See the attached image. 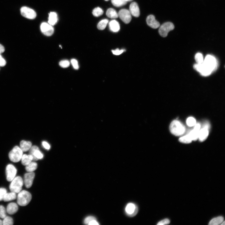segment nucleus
<instances>
[{
  "instance_id": "49",
  "label": "nucleus",
  "mask_w": 225,
  "mask_h": 225,
  "mask_svg": "<svg viewBox=\"0 0 225 225\" xmlns=\"http://www.w3.org/2000/svg\"><path fill=\"white\" fill-rule=\"evenodd\" d=\"M105 1H109V0H105Z\"/></svg>"
},
{
  "instance_id": "31",
  "label": "nucleus",
  "mask_w": 225,
  "mask_h": 225,
  "mask_svg": "<svg viewBox=\"0 0 225 225\" xmlns=\"http://www.w3.org/2000/svg\"><path fill=\"white\" fill-rule=\"evenodd\" d=\"M104 13L103 10L101 8L98 7L95 8L93 11L92 14L95 17H98L102 15Z\"/></svg>"
},
{
  "instance_id": "33",
  "label": "nucleus",
  "mask_w": 225,
  "mask_h": 225,
  "mask_svg": "<svg viewBox=\"0 0 225 225\" xmlns=\"http://www.w3.org/2000/svg\"><path fill=\"white\" fill-rule=\"evenodd\" d=\"M195 59L197 64H201L204 62L203 55L200 53H197L195 56Z\"/></svg>"
},
{
  "instance_id": "48",
  "label": "nucleus",
  "mask_w": 225,
  "mask_h": 225,
  "mask_svg": "<svg viewBox=\"0 0 225 225\" xmlns=\"http://www.w3.org/2000/svg\"><path fill=\"white\" fill-rule=\"evenodd\" d=\"M125 1L127 2H128L132 1H133V0H125Z\"/></svg>"
},
{
  "instance_id": "28",
  "label": "nucleus",
  "mask_w": 225,
  "mask_h": 225,
  "mask_svg": "<svg viewBox=\"0 0 225 225\" xmlns=\"http://www.w3.org/2000/svg\"><path fill=\"white\" fill-rule=\"evenodd\" d=\"M112 4L116 7H120L125 5L127 2L125 0H111Z\"/></svg>"
},
{
  "instance_id": "12",
  "label": "nucleus",
  "mask_w": 225,
  "mask_h": 225,
  "mask_svg": "<svg viewBox=\"0 0 225 225\" xmlns=\"http://www.w3.org/2000/svg\"><path fill=\"white\" fill-rule=\"evenodd\" d=\"M125 210L128 216L133 217L137 214L138 209L136 205L132 203H129L126 205Z\"/></svg>"
},
{
  "instance_id": "11",
  "label": "nucleus",
  "mask_w": 225,
  "mask_h": 225,
  "mask_svg": "<svg viewBox=\"0 0 225 225\" xmlns=\"http://www.w3.org/2000/svg\"><path fill=\"white\" fill-rule=\"evenodd\" d=\"M40 29L42 32L45 35L50 36L54 33V28L49 23L43 22L40 25Z\"/></svg>"
},
{
  "instance_id": "39",
  "label": "nucleus",
  "mask_w": 225,
  "mask_h": 225,
  "mask_svg": "<svg viewBox=\"0 0 225 225\" xmlns=\"http://www.w3.org/2000/svg\"><path fill=\"white\" fill-rule=\"evenodd\" d=\"M95 217L92 216H89L86 218L84 219V223L86 224H88V223L92 221L96 220Z\"/></svg>"
},
{
  "instance_id": "46",
  "label": "nucleus",
  "mask_w": 225,
  "mask_h": 225,
  "mask_svg": "<svg viewBox=\"0 0 225 225\" xmlns=\"http://www.w3.org/2000/svg\"><path fill=\"white\" fill-rule=\"evenodd\" d=\"M3 225V221L0 219V225Z\"/></svg>"
},
{
  "instance_id": "42",
  "label": "nucleus",
  "mask_w": 225,
  "mask_h": 225,
  "mask_svg": "<svg viewBox=\"0 0 225 225\" xmlns=\"http://www.w3.org/2000/svg\"><path fill=\"white\" fill-rule=\"evenodd\" d=\"M7 64L6 60L3 58L2 56L0 54V66H5Z\"/></svg>"
},
{
  "instance_id": "26",
  "label": "nucleus",
  "mask_w": 225,
  "mask_h": 225,
  "mask_svg": "<svg viewBox=\"0 0 225 225\" xmlns=\"http://www.w3.org/2000/svg\"><path fill=\"white\" fill-rule=\"evenodd\" d=\"M224 218L222 216L214 218L211 220L209 224V225H218L223 222Z\"/></svg>"
},
{
  "instance_id": "18",
  "label": "nucleus",
  "mask_w": 225,
  "mask_h": 225,
  "mask_svg": "<svg viewBox=\"0 0 225 225\" xmlns=\"http://www.w3.org/2000/svg\"><path fill=\"white\" fill-rule=\"evenodd\" d=\"M200 128V124H196L194 129L189 134L192 141H196L198 139L199 132Z\"/></svg>"
},
{
  "instance_id": "41",
  "label": "nucleus",
  "mask_w": 225,
  "mask_h": 225,
  "mask_svg": "<svg viewBox=\"0 0 225 225\" xmlns=\"http://www.w3.org/2000/svg\"><path fill=\"white\" fill-rule=\"evenodd\" d=\"M124 50H120L118 49H117L115 50H112V52L113 54L115 55H119L122 54L124 52Z\"/></svg>"
},
{
  "instance_id": "2",
  "label": "nucleus",
  "mask_w": 225,
  "mask_h": 225,
  "mask_svg": "<svg viewBox=\"0 0 225 225\" xmlns=\"http://www.w3.org/2000/svg\"><path fill=\"white\" fill-rule=\"evenodd\" d=\"M31 199V194L28 191L23 190L19 193L17 196V202L20 205L24 206L29 203Z\"/></svg>"
},
{
  "instance_id": "19",
  "label": "nucleus",
  "mask_w": 225,
  "mask_h": 225,
  "mask_svg": "<svg viewBox=\"0 0 225 225\" xmlns=\"http://www.w3.org/2000/svg\"><path fill=\"white\" fill-rule=\"evenodd\" d=\"M18 209L17 205L15 203H11L7 207V211L10 214H13L16 213Z\"/></svg>"
},
{
  "instance_id": "35",
  "label": "nucleus",
  "mask_w": 225,
  "mask_h": 225,
  "mask_svg": "<svg viewBox=\"0 0 225 225\" xmlns=\"http://www.w3.org/2000/svg\"><path fill=\"white\" fill-rule=\"evenodd\" d=\"M7 216L6 209L2 205H0V217L4 218Z\"/></svg>"
},
{
  "instance_id": "8",
  "label": "nucleus",
  "mask_w": 225,
  "mask_h": 225,
  "mask_svg": "<svg viewBox=\"0 0 225 225\" xmlns=\"http://www.w3.org/2000/svg\"><path fill=\"white\" fill-rule=\"evenodd\" d=\"M17 172L16 168L12 164L7 165L6 169V174L7 181L11 182L16 177Z\"/></svg>"
},
{
  "instance_id": "29",
  "label": "nucleus",
  "mask_w": 225,
  "mask_h": 225,
  "mask_svg": "<svg viewBox=\"0 0 225 225\" xmlns=\"http://www.w3.org/2000/svg\"><path fill=\"white\" fill-rule=\"evenodd\" d=\"M180 142L185 144H189L192 142V140L189 134L180 138L179 139Z\"/></svg>"
},
{
  "instance_id": "10",
  "label": "nucleus",
  "mask_w": 225,
  "mask_h": 225,
  "mask_svg": "<svg viewBox=\"0 0 225 225\" xmlns=\"http://www.w3.org/2000/svg\"><path fill=\"white\" fill-rule=\"evenodd\" d=\"M195 70L200 72L201 75L206 76L210 75L212 71L207 67L203 63L201 64H196L194 66Z\"/></svg>"
},
{
  "instance_id": "24",
  "label": "nucleus",
  "mask_w": 225,
  "mask_h": 225,
  "mask_svg": "<svg viewBox=\"0 0 225 225\" xmlns=\"http://www.w3.org/2000/svg\"><path fill=\"white\" fill-rule=\"evenodd\" d=\"M16 198V193L15 192H11V193H7L4 197L3 200L5 202H8L15 200Z\"/></svg>"
},
{
  "instance_id": "14",
  "label": "nucleus",
  "mask_w": 225,
  "mask_h": 225,
  "mask_svg": "<svg viewBox=\"0 0 225 225\" xmlns=\"http://www.w3.org/2000/svg\"><path fill=\"white\" fill-rule=\"evenodd\" d=\"M35 177V173L33 172L26 173L24 175V183L27 188H30L33 183Z\"/></svg>"
},
{
  "instance_id": "34",
  "label": "nucleus",
  "mask_w": 225,
  "mask_h": 225,
  "mask_svg": "<svg viewBox=\"0 0 225 225\" xmlns=\"http://www.w3.org/2000/svg\"><path fill=\"white\" fill-rule=\"evenodd\" d=\"M187 125L190 127L195 126L196 124V121L195 119L192 117H189L187 120Z\"/></svg>"
},
{
  "instance_id": "30",
  "label": "nucleus",
  "mask_w": 225,
  "mask_h": 225,
  "mask_svg": "<svg viewBox=\"0 0 225 225\" xmlns=\"http://www.w3.org/2000/svg\"><path fill=\"white\" fill-rule=\"evenodd\" d=\"M109 20L107 19H104L100 21L97 25L98 29L100 30H104L106 27Z\"/></svg>"
},
{
  "instance_id": "38",
  "label": "nucleus",
  "mask_w": 225,
  "mask_h": 225,
  "mask_svg": "<svg viewBox=\"0 0 225 225\" xmlns=\"http://www.w3.org/2000/svg\"><path fill=\"white\" fill-rule=\"evenodd\" d=\"M71 63L74 68L76 70H78L79 67L77 61L75 59H72L71 61Z\"/></svg>"
},
{
  "instance_id": "44",
  "label": "nucleus",
  "mask_w": 225,
  "mask_h": 225,
  "mask_svg": "<svg viewBox=\"0 0 225 225\" xmlns=\"http://www.w3.org/2000/svg\"><path fill=\"white\" fill-rule=\"evenodd\" d=\"M88 225H99V224L97 220H94L90 222Z\"/></svg>"
},
{
  "instance_id": "15",
  "label": "nucleus",
  "mask_w": 225,
  "mask_h": 225,
  "mask_svg": "<svg viewBox=\"0 0 225 225\" xmlns=\"http://www.w3.org/2000/svg\"><path fill=\"white\" fill-rule=\"evenodd\" d=\"M209 128L208 125L206 124L203 128L200 129L198 136V139L200 142H203L207 138L209 134Z\"/></svg>"
},
{
  "instance_id": "27",
  "label": "nucleus",
  "mask_w": 225,
  "mask_h": 225,
  "mask_svg": "<svg viewBox=\"0 0 225 225\" xmlns=\"http://www.w3.org/2000/svg\"><path fill=\"white\" fill-rule=\"evenodd\" d=\"M37 168V164L34 162H31L29 164L26 166L25 169L29 172H33Z\"/></svg>"
},
{
  "instance_id": "16",
  "label": "nucleus",
  "mask_w": 225,
  "mask_h": 225,
  "mask_svg": "<svg viewBox=\"0 0 225 225\" xmlns=\"http://www.w3.org/2000/svg\"><path fill=\"white\" fill-rule=\"evenodd\" d=\"M146 22L149 26L154 29H157L160 26L159 22L155 19V16L153 15H150L148 16Z\"/></svg>"
},
{
  "instance_id": "4",
  "label": "nucleus",
  "mask_w": 225,
  "mask_h": 225,
  "mask_svg": "<svg viewBox=\"0 0 225 225\" xmlns=\"http://www.w3.org/2000/svg\"><path fill=\"white\" fill-rule=\"evenodd\" d=\"M23 151L18 146H15L10 152L9 156L10 160L13 162L17 163L21 159Z\"/></svg>"
},
{
  "instance_id": "36",
  "label": "nucleus",
  "mask_w": 225,
  "mask_h": 225,
  "mask_svg": "<svg viewBox=\"0 0 225 225\" xmlns=\"http://www.w3.org/2000/svg\"><path fill=\"white\" fill-rule=\"evenodd\" d=\"M70 64L69 61L67 60L62 61L59 63L60 66L63 68H68L70 66Z\"/></svg>"
},
{
  "instance_id": "21",
  "label": "nucleus",
  "mask_w": 225,
  "mask_h": 225,
  "mask_svg": "<svg viewBox=\"0 0 225 225\" xmlns=\"http://www.w3.org/2000/svg\"><path fill=\"white\" fill-rule=\"evenodd\" d=\"M32 143L29 141H22L20 144V148L23 152L29 151L32 147Z\"/></svg>"
},
{
  "instance_id": "1",
  "label": "nucleus",
  "mask_w": 225,
  "mask_h": 225,
  "mask_svg": "<svg viewBox=\"0 0 225 225\" xmlns=\"http://www.w3.org/2000/svg\"><path fill=\"white\" fill-rule=\"evenodd\" d=\"M169 129L171 133L176 136H182L186 131L185 126L177 120H174L171 123Z\"/></svg>"
},
{
  "instance_id": "17",
  "label": "nucleus",
  "mask_w": 225,
  "mask_h": 225,
  "mask_svg": "<svg viewBox=\"0 0 225 225\" xmlns=\"http://www.w3.org/2000/svg\"><path fill=\"white\" fill-rule=\"evenodd\" d=\"M129 11L132 15L138 17L140 14V11L138 4L135 2L131 3L129 7Z\"/></svg>"
},
{
  "instance_id": "25",
  "label": "nucleus",
  "mask_w": 225,
  "mask_h": 225,
  "mask_svg": "<svg viewBox=\"0 0 225 225\" xmlns=\"http://www.w3.org/2000/svg\"><path fill=\"white\" fill-rule=\"evenodd\" d=\"M106 15L107 17L111 19H116L119 17L118 13L115 10L112 8L107 10Z\"/></svg>"
},
{
  "instance_id": "7",
  "label": "nucleus",
  "mask_w": 225,
  "mask_h": 225,
  "mask_svg": "<svg viewBox=\"0 0 225 225\" xmlns=\"http://www.w3.org/2000/svg\"><path fill=\"white\" fill-rule=\"evenodd\" d=\"M21 15L23 17L29 19H34L36 16L35 12L33 9L28 7H24L20 9Z\"/></svg>"
},
{
  "instance_id": "47",
  "label": "nucleus",
  "mask_w": 225,
  "mask_h": 225,
  "mask_svg": "<svg viewBox=\"0 0 225 225\" xmlns=\"http://www.w3.org/2000/svg\"><path fill=\"white\" fill-rule=\"evenodd\" d=\"M225 221H224L223 222H223L221 223H221L220 224L221 225H225Z\"/></svg>"
},
{
  "instance_id": "9",
  "label": "nucleus",
  "mask_w": 225,
  "mask_h": 225,
  "mask_svg": "<svg viewBox=\"0 0 225 225\" xmlns=\"http://www.w3.org/2000/svg\"><path fill=\"white\" fill-rule=\"evenodd\" d=\"M118 16L125 24H128L132 19L131 15L129 11L123 9L120 10L118 13Z\"/></svg>"
},
{
  "instance_id": "6",
  "label": "nucleus",
  "mask_w": 225,
  "mask_h": 225,
  "mask_svg": "<svg viewBox=\"0 0 225 225\" xmlns=\"http://www.w3.org/2000/svg\"><path fill=\"white\" fill-rule=\"evenodd\" d=\"M174 28L173 24L170 22H167L162 25L160 27L159 32L161 36L163 37L167 36L168 33Z\"/></svg>"
},
{
  "instance_id": "37",
  "label": "nucleus",
  "mask_w": 225,
  "mask_h": 225,
  "mask_svg": "<svg viewBox=\"0 0 225 225\" xmlns=\"http://www.w3.org/2000/svg\"><path fill=\"white\" fill-rule=\"evenodd\" d=\"M7 193V190L6 189L0 188V201L3 200L4 196Z\"/></svg>"
},
{
  "instance_id": "43",
  "label": "nucleus",
  "mask_w": 225,
  "mask_h": 225,
  "mask_svg": "<svg viewBox=\"0 0 225 225\" xmlns=\"http://www.w3.org/2000/svg\"><path fill=\"white\" fill-rule=\"evenodd\" d=\"M42 145L44 148L47 150H49L50 149V146L49 144L46 142H42Z\"/></svg>"
},
{
  "instance_id": "22",
  "label": "nucleus",
  "mask_w": 225,
  "mask_h": 225,
  "mask_svg": "<svg viewBox=\"0 0 225 225\" xmlns=\"http://www.w3.org/2000/svg\"><path fill=\"white\" fill-rule=\"evenodd\" d=\"M57 14L55 12H51L49 14L48 23L52 26L56 25L58 21Z\"/></svg>"
},
{
  "instance_id": "5",
  "label": "nucleus",
  "mask_w": 225,
  "mask_h": 225,
  "mask_svg": "<svg viewBox=\"0 0 225 225\" xmlns=\"http://www.w3.org/2000/svg\"><path fill=\"white\" fill-rule=\"evenodd\" d=\"M203 63L212 72L216 70L218 66L217 61L213 56L207 55L204 60Z\"/></svg>"
},
{
  "instance_id": "13",
  "label": "nucleus",
  "mask_w": 225,
  "mask_h": 225,
  "mask_svg": "<svg viewBox=\"0 0 225 225\" xmlns=\"http://www.w3.org/2000/svg\"><path fill=\"white\" fill-rule=\"evenodd\" d=\"M29 151V155L33 157V160H37L41 159L43 157V155L39 151L38 148L36 146H32Z\"/></svg>"
},
{
  "instance_id": "45",
  "label": "nucleus",
  "mask_w": 225,
  "mask_h": 225,
  "mask_svg": "<svg viewBox=\"0 0 225 225\" xmlns=\"http://www.w3.org/2000/svg\"><path fill=\"white\" fill-rule=\"evenodd\" d=\"M5 51V48L2 45L0 44V54L3 53Z\"/></svg>"
},
{
  "instance_id": "40",
  "label": "nucleus",
  "mask_w": 225,
  "mask_h": 225,
  "mask_svg": "<svg viewBox=\"0 0 225 225\" xmlns=\"http://www.w3.org/2000/svg\"><path fill=\"white\" fill-rule=\"evenodd\" d=\"M170 220L168 218L164 219L160 221L157 224L158 225H164L168 224L170 223Z\"/></svg>"
},
{
  "instance_id": "23",
  "label": "nucleus",
  "mask_w": 225,
  "mask_h": 225,
  "mask_svg": "<svg viewBox=\"0 0 225 225\" xmlns=\"http://www.w3.org/2000/svg\"><path fill=\"white\" fill-rule=\"evenodd\" d=\"M21 160L22 164L26 166L33 160V157L30 155L24 154L23 155Z\"/></svg>"
},
{
  "instance_id": "32",
  "label": "nucleus",
  "mask_w": 225,
  "mask_h": 225,
  "mask_svg": "<svg viewBox=\"0 0 225 225\" xmlns=\"http://www.w3.org/2000/svg\"><path fill=\"white\" fill-rule=\"evenodd\" d=\"M13 223V218L9 216H7L4 218L3 221V225H12Z\"/></svg>"
},
{
  "instance_id": "20",
  "label": "nucleus",
  "mask_w": 225,
  "mask_h": 225,
  "mask_svg": "<svg viewBox=\"0 0 225 225\" xmlns=\"http://www.w3.org/2000/svg\"><path fill=\"white\" fill-rule=\"evenodd\" d=\"M109 27L110 30L114 32H118L120 29L119 23L115 20L110 21L109 23Z\"/></svg>"
},
{
  "instance_id": "3",
  "label": "nucleus",
  "mask_w": 225,
  "mask_h": 225,
  "mask_svg": "<svg viewBox=\"0 0 225 225\" xmlns=\"http://www.w3.org/2000/svg\"><path fill=\"white\" fill-rule=\"evenodd\" d=\"M23 181L22 178L19 176L15 177L11 181L10 186V189L11 192L18 193L22 189Z\"/></svg>"
}]
</instances>
